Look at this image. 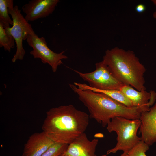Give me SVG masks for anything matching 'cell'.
I'll list each match as a JSON object with an SVG mask.
<instances>
[{"instance_id":"obj_1","label":"cell","mask_w":156,"mask_h":156,"mask_svg":"<svg viewBox=\"0 0 156 156\" xmlns=\"http://www.w3.org/2000/svg\"><path fill=\"white\" fill-rule=\"evenodd\" d=\"M89 118L86 112L72 105H61L46 112L42 129L54 142L69 144L84 133Z\"/></svg>"},{"instance_id":"obj_2","label":"cell","mask_w":156,"mask_h":156,"mask_svg":"<svg viewBox=\"0 0 156 156\" xmlns=\"http://www.w3.org/2000/svg\"><path fill=\"white\" fill-rule=\"evenodd\" d=\"M69 85L88 109L90 117L103 127L107 126L112 119L116 117L129 120L140 119L143 112L139 107H127L103 93L89 89L81 90L74 84Z\"/></svg>"},{"instance_id":"obj_3","label":"cell","mask_w":156,"mask_h":156,"mask_svg":"<svg viewBox=\"0 0 156 156\" xmlns=\"http://www.w3.org/2000/svg\"><path fill=\"white\" fill-rule=\"evenodd\" d=\"M103 60L112 75L123 84L140 91L146 90V69L133 51L115 47L106 50Z\"/></svg>"},{"instance_id":"obj_4","label":"cell","mask_w":156,"mask_h":156,"mask_svg":"<svg viewBox=\"0 0 156 156\" xmlns=\"http://www.w3.org/2000/svg\"><path fill=\"white\" fill-rule=\"evenodd\" d=\"M141 123L140 119L129 120L120 117L112 118L106 129L109 133H116L117 142L114 147L107 151L105 156L111 153H116L119 150L128 153L141 140V138L137 135Z\"/></svg>"},{"instance_id":"obj_5","label":"cell","mask_w":156,"mask_h":156,"mask_svg":"<svg viewBox=\"0 0 156 156\" xmlns=\"http://www.w3.org/2000/svg\"><path fill=\"white\" fill-rule=\"evenodd\" d=\"M21 11L18 6L14 7L13 2L8 8V13L12 17L13 24L12 27L5 29L7 34L13 37L16 44V51L12 59L13 62L23 59L25 52L23 47V41L26 39L28 35L35 34L31 25L25 19Z\"/></svg>"},{"instance_id":"obj_6","label":"cell","mask_w":156,"mask_h":156,"mask_svg":"<svg viewBox=\"0 0 156 156\" xmlns=\"http://www.w3.org/2000/svg\"><path fill=\"white\" fill-rule=\"evenodd\" d=\"M94 71L83 73L73 70L84 81H87L90 87L100 90H120L123 85L112 74L103 60L95 64Z\"/></svg>"},{"instance_id":"obj_7","label":"cell","mask_w":156,"mask_h":156,"mask_svg":"<svg viewBox=\"0 0 156 156\" xmlns=\"http://www.w3.org/2000/svg\"><path fill=\"white\" fill-rule=\"evenodd\" d=\"M28 45L33 49L30 54L34 58H40L44 64H48L51 67L53 72H56L58 66L62 64V60L68 57L63 54L65 51L56 53L49 48L45 38H39L36 34L28 35L26 39Z\"/></svg>"},{"instance_id":"obj_8","label":"cell","mask_w":156,"mask_h":156,"mask_svg":"<svg viewBox=\"0 0 156 156\" xmlns=\"http://www.w3.org/2000/svg\"><path fill=\"white\" fill-rule=\"evenodd\" d=\"M59 0H32L22 8L25 14V19L28 22L46 17L55 10Z\"/></svg>"},{"instance_id":"obj_9","label":"cell","mask_w":156,"mask_h":156,"mask_svg":"<svg viewBox=\"0 0 156 156\" xmlns=\"http://www.w3.org/2000/svg\"><path fill=\"white\" fill-rule=\"evenodd\" d=\"M97 139L90 140L83 133L69 144L63 154L65 156H97L95 154Z\"/></svg>"},{"instance_id":"obj_10","label":"cell","mask_w":156,"mask_h":156,"mask_svg":"<svg viewBox=\"0 0 156 156\" xmlns=\"http://www.w3.org/2000/svg\"><path fill=\"white\" fill-rule=\"evenodd\" d=\"M140 119L141 140L151 146L156 142V103L149 111L142 112Z\"/></svg>"},{"instance_id":"obj_11","label":"cell","mask_w":156,"mask_h":156,"mask_svg":"<svg viewBox=\"0 0 156 156\" xmlns=\"http://www.w3.org/2000/svg\"><path fill=\"white\" fill-rule=\"evenodd\" d=\"M54 143L43 131L33 133L25 144L22 156H41Z\"/></svg>"},{"instance_id":"obj_12","label":"cell","mask_w":156,"mask_h":156,"mask_svg":"<svg viewBox=\"0 0 156 156\" xmlns=\"http://www.w3.org/2000/svg\"><path fill=\"white\" fill-rule=\"evenodd\" d=\"M120 90L130 100L133 107L140 108L144 112L149 110L151 91L148 92L146 90L140 91L129 85L125 84L122 86Z\"/></svg>"},{"instance_id":"obj_13","label":"cell","mask_w":156,"mask_h":156,"mask_svg":"<svg viewBox=\"0 0 156 156\" xmlns=\"http://www.w3.org/2000/svg\"><path fill=\"white\" fill-rule=\"evenodd\" d=\"M73 84L81 90L89 89L95 92L103 93L127 107H133L130 100L120 90H100L92 88L85 83L75 82Z\"/></svg>"},{"instance_id":"obj_14","label":"cell","mask_w":156,"mask_h":156,"mask_svg":"<svg viewBox=\"0 0 156 156\" xmlns=\"http://www.w3.org/2000/svg\"><path fill=\"white\" fill-rule=\"evenodd\" d=\"M13 2V0H0V23L5 29L10 28V25L13 24V20L10 18L8 11V8Z\"/></svg>"},{"instance_id":"obj_15","label":"cell","mask_w":156,"mask_h":156,"mask_svg":"<svg viewBox=\"0 0 156 156\" xmlns=\"http://www.w3.org/2000/svg\"><path fill=\"white\" fill-rule=\"evenodd\" d=\"M15 41L13 37L6 33L5 29L0 23V47H3L5 51L10 52L14 47Z\"/></svg>"},{"instance_id":"obj_16","label":"cell","mask_w":156,"mask_h":156,"mask_svg":"<svg viewBox=\"0 0 156 156\" xmlns=\"http://www.w3.org/2000/svg\"><path fill=\"white\" fill-rule=\"evenodd\" d=\"M68 145L55 142L41 156H60L66 151Z\"/></svg>"},{"instance_id":"obj_17","label":"cell","mask_w":156,"mask_h":156,"mask_svg":"<svg viewBox=\"0 0 156 156\" xmlns=\"http://www.w3.org/2000/svg\"><path fill=\"white\" fill-rule=\"evenodd\" d=\"M149 146L142 140L137 143L128 153V156H147L146 152Z\"/></svg>"},{"instance_id":"obj_18","label":"cell","mask_w":156,"mask_h":156,"mask_svg":"<svg viewBox=\"0 0 156 156\" xmlns=\"http://www.w3.org/2000/svg\"><path fill=\"white\" fill-rule=\"evenodd\" d=\"M136 11L139 13L144 12L146 10L145 6L142 4H140L137 5L135 7Z\"/></svg>"},{"instance_id":"obj_19","label":"cell","mask_w":156,"mask_h":156,"mask_svg":"<svg viewBox=\"0 0 156 156\" xmlns=\"http://www.w3.org/2000/svg\"><path fill=\"white\" fill-rule=\"evenodd\" d=\"M120 156H128V153L123 152Z\"/></svg>"},{"instance_id":"obj_20","label":"cell","mask_w":156,"mask_h":156,"mask_svg":"<svg viewBox=\"0 0 156 156\" xmlns=\"http://www.w3.org/2000/svg\"><path fill=\"white\" fill-rule=\"evenodd\" d=\"M153 16L154 18L156 19V11L153 13Z\"/></svg>"},{"instance_id":"obj_21","label":"cell","mask_w":156,"mask_h":156,"mask_svg":"<svg viewBox=\"0 0 156 156\" xmlns=\"http://www.w3.org/2000/svg\"><path fill=\"white\" fill-rule=\"evenodd\" d=\"M151 1L155 5H156V0H152Z\"/></svg>"},{"instance_id":"obj_22","label":"cell","mask_w":156,"mask_h":156,"mask_svg":"<svg viewBox=\"0 0 156 156\" xmlns=\"http://www.w3.org/2000/svg\"><path fill=\"white\" fill-rule=\"evenodd\" d=\"M60 156H65L63 154L60 155Z\"/></svg>"}]
</instances>
